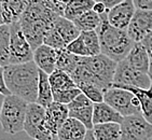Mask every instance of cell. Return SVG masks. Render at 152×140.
<instances>
[{"label": "cell", "mask_w": 152, "mask_h": 140, "mask_svg": "<svg viewBox=\"0 0 152 140\" xmlns=\"http://www.w3.org/2000/svg\"><path fill=\"white\" fill-rule=\"evenodd\" d=\"M59 18L48 6V0H27L20 26L34 51L43 44L44 37Z\"/></svg>", "instance_id": "1"}, {"label": "cell", "mask_w": 152, "mask_h": 140, "mask_svg": "<svg viewBox=\"0 0 152 140\" xmlns=\"http://www.w3.org/2000/svg\"><path fill=\"white\" fill-rule=\"evenodd\" d=\"M118 63L104 54L92 57H81L78 67L70 74L76 85L81 83L96 85L104 92L113 84Z\"/></svg>", "instance_id": "2"}, {"label": "cell", "mask_w": 152, "mask_h": 140, "mask_svg": "<svg viewBox=\"0 0 152 140\" xmlns=\"http://www.w3.org/2000/svg\"><path fill=\"white\" fill-rule=\"evenodd\" d=\"M4 81L11 95L18 96L28 104L37 101L39 68L35 61L8 65L3 68Z\"/></svg>", "instance_id": "3"}, {"label": "cell", "mask_w": 152, "mask_h": 140, "mask_svg": "<svg viewBox=\"0 0 152 140\" xmlns=\"http://www.w3.org/2000/svg\"><path fill=\"white\" fill-rule=\"evenodd\" d=\"M100 18L102 23L96 30L99 38L100 53L115 63H120L125 59L135 42L129 38L126 30L118 29L108 23L107 12L100 15Z\"/></svg>", "instance_id": "4"}, {"label": "cell", "mask_w": 152, "mask_h": 140, "mask_svg": "<svg viewBox=\"0 0 152 140\" xmlns=\"http://www.w3.org/2000/svg\"><path fill=\"white\" fill-rule=\"evenodd\" d=\"M28 102L14 95L4 97L0 112V124L6 134L15 135L24 131Z\"/></svg>", "instance_id": "5"}, {"label": "cell", "mask_w": 152, "mask_h": 140, "mask_svg": "<svg viewBox=\"0 0 152 140\" xmlns=\"http://www.w3.org/2000/svg\"><path fill=\"white\" fill-rule=\"evenodd\" d=\"M104 101L118 111L123 117L141 114L140 104L129 90L111 86L104 93Z\"/></svg>", "instance_id": "6"}, {"label": "cell", "mask_w": 152, "mask_h": 140, "mask_svg": "<svg viewBox=\"0 0 152 140\" xmlns=\"http://www.w3.org/2000/svg\"><path fill=\"white\" fill-rule=\"evenodd\" d=\"M24 131L31 139L53 140L54 136L45 123V108L37 102L28 104Z\"/></svg>", "instance_id": "7"}, {"label": "cell", "mask_w": 152, "mask_h": 140, "mask_svg": "<svg viewBox=\"0 0 152 140\" xmlns=\"http://www.w3.org/2000/svg\"><path fill=\"white\" fill-rule=\"evenodd\" d=\"M34 61V50L23 34L20 23L10 25V65L25 64Z\"/></svg>", "instance_id": "8"}, {"label": "cell", "mask_w": 152, "mask_h": 140, "mask_svg": "<svg viewBox=\"0 0 152 140\" xmlns=\"http://www.w3.org/2000/svg\"><path fill=\"white\" fill-rule=\"evenodd\" d=\"M151 85V79L149 73H143L131 67L125 61L118 63L115 73L113 78L114 88H149Z\"/></svg>", "instance_id": "9"}, {"label": "cell", "mask_w": 152, "mask_h": 140, "mask_svg": "<svg viewBox=\"0 0 152 140\" xmlns=\"http://www.w3.org/2000/svg\"><path fill=\"white\" fill-rule=\"evenodd\" d=\"M121 140H149L152 138V124L141 114L124 117L121 123Z\"/></svg>", "instance_id": "10"}, {"label": "cell", "mask_w": 152, "mask_h": 140, "mask_svg": "<svg viewBox=\"0 0 152 140\" xmlns=\"http://www.w3.org/2000/svg\"><path fill=\"white\" fill-rule=\"evenodd\" d=\"M66 50L80 57H92L102 54L96 31H82L76 40L68 44Z\"/></svg>", "instance_id": "11"}, {"label": "cell", "mask_w": 152, "mask_h": 140, "mask_svg": "<svg viewBox=\"0 0 152 140\" xmlns=\"http://www.w3.org/2000/svg\"><path fill=\"white\" fill-rule=\"evenodd\" d=\"M69 117L81 122L88 131L93 129V111L94 102H92L84 94H80L76 99L67 105Z\"/></svg>", "instance_id": "12"}, {"label": "cell", "mask_w": 152, "mask_h": 140, "mask_svg": "<svg viewBox=\"0 0 152 140\" xmlns=\"http://www.w3.org/2000/svg\"><path fill=\"white\" fill-rule=\"evenodd\" d=\"M135 12L136 8L134 7L133 0H124L111 9H108L107 20L112 27L121 30H127Z\"/></svg>", "instance_id": "13"}, {"label": "cell", "mask_w": 152, "mask_h": 140, "mask_svg": "<svg viewBox=\"0 0 152 140\" xmlns=\"http://www.w3.org/2000/svg\"><path fill=\"white\" fill-rule=\"evenodd\" d=\"M126 31L135 43L141 42L152 32V11L136 10Z\"/></svg>", "instance_id": "14"}, {"label": "cell", "mask_w": 152, "mask_h": 140, "mask_svg": "<svg viewBox=\"0 0 152 140\" xmlns=\"http://www.w3.org/2000/svg\"><path fill=\"white\" fill-rule=\"evenodd\" d=\"M68 117L69 110L67 105L54 101L48 108H45V123L54 137H56L58 131L68 120Z\"/></svg>", "instance_id": "15"}, {"label": "cell", "mask_w": 152, "mask_h": 140, "mask_svg": "<svg viewBox=\"0 0 152 140\" xmlns=\"http://www.w3.org/2000/svg\"><path fill=\"white\" fill-rule=\"evenodd\" d=\"M58 50H55L45 44H42L34 51V61L37 67L43 72L50 76L51 73L56 70Z\"/></svg>", "instance_id": "16"}, {"label": "cell", "mask_w": 152, "mask_h": 140, "mask_svg": "<svg viewBox=\"0 0 152 140\" xmlns=\"http://www.w3.org/2000/svg\"><path fill=\"white\" fill-rule=\"evenodd\" d=\"M0 7L4 24L10 26L20 22L27 8V0H2Z\"/></svg>", "instance_id": "17"}, {"label": "cell", "mask_w": 152, "mask_h": 140, "mask_svg": "<svg viewBox=\"0 0 152 140\" xmlns=\"http://www.w3.org/2000/svg\"><path fill=\"white\" fill-rule=\"evenodd\" d=\"M124 117L112 107L105 101L94 104L93 111V124H106V123H118L121 124Z\"/></svg>", "instance_id": "18"}, {"label": "cell", "mask_w": 152, "mask_h": 140, "mask_svg": "<svg viewBox=\"0 0 152 140\" xmlns=\"http://www.w3.org/2000/svg\"><path fill=\"white\" fill-rule=\"evenodd\" d=\"M124 61L136 70L143 73H149V57L146 49L143 47L141 42L134 43L132 50L129 51Z\"/></svg>", "instance_id": "19"}, {"label": "cell", "mask_w": 152, "mask_h": 140, "mask_svg": "<svg viewBox=\"0 0 152 140\" xmlns=\"http://www.w3.org/2000/svg\"><path fill=\"white\" fill-rule=\"evenodd\" d=\"M88 129L81 122L68 117L58 131L56 137L58 140H84Z\"/></svg>", "instance_id": "20"}, {"label": "cell", "mask_w": 152, "mask_h": 140, "mask_svg": "<svg viewBox=\"0 0 152 140\" xmlns=\"http://www.w3.org/2000/svg\"><path fill=\"white\" fill-rule=\"evenodd\" d=\"M150 76L151 79V85L149 88H129V86H123L120 88L129 90L133 93L138 99L140 104L141 115L146 119L150 124H152V76Z\"/></svg>", "instance_id": "21"}, {"label": "cell", "mask_w": 152, "mask_h": 140, "mask_svg": "<svg viewBox=\"0 0 152 140\" xmlns=\"http://www.w3.org/2000/svg\"><path fill=\"white\" fill-rule=\"evenodd\" d=\"M49 80H50L53 96L66 93V92L73 90V88H77L76 83L71 79V77L61 70H54L49 76Z\"/></svg>", "instance_id": "22"}, {"label": "cell", "mask_w": 152, "mask_h": 140, "mask_svg": "<svg viewBox=\"0 0 152 140\" xmlns=\"http://www.w3.org/2000/svg\"><path fill=\"white\" fill-rule=\"evenodd\" d=\"M53 28L61 36V38L63 39L66 45L70 44L72 41L76 40L81 34V31L78 29V27L75 25V23L67 20V18H65L64 16H59L55 20Z\"/></svg>", "instance_id": "23"}, {"label": "cell", "mask_w": 152, "mask_h": 140, "mask_svg": "<svg viewBox=\"0 0 152 140\" xmlns=\"http://www.w3.org/2000/svg\"><path fill=\"white\" fill-rule=\"evenodd\" d=\"M93 135L96 140H121V124L106 123L94 125Z\"/></svg>", "instance_id": "24"}, {"label": "cell", "mask_w": 152, "mask_h": 140, "mask_svg": "<svg viewBox=\"0 0 152 140\" xmlns=\"http://www.w3.org/2000/svg\"><path fill=\"white\" fill-rule=\"evenodd\" d=\"M93 0H70L66 4L64 18L73 22L86 12L91 11L94 7Z\"/></svg>", "instance_id": "25"}, {"label": "cell", "mask_w": 152, "mask_h": 140, "mask_svg": "<svg viewBox=\"0 0 152 140\" xmlns=\"http://www.w3.org/2000/svg\"><path fill=\"white\" fill-rule=\"evenodd\" d=\"M36 102L38 105L42 106L43 108H48L52 102H54L52 88H51L50 80H49V74H47L40 69H39L38 97H37Z\"/></svg>", "instance_id": "26"}, {"label": "cell", "mask_w": 152, "mask_h": 140, "mask_svg": "<svg viewBox=\"0 0 152 140\" xmlns=\"http://www.w3.org/2000/svg\"><path fill=\"white\" fill-rule=\"evenodd\" d=\"M80 56H77L72 53L68 52L66 49L58 50V56H57V63H56V69L61 70L64 72L68 73L70 76L75 71L80 61Z\"/></svg>", "instance_id": "27"}, {"label": "cell", "mask_w": 152, "mask_h": 140, "mask_svg": "<svg viewBox=\"0 0 152 140\" xmlns=\"http://www.w3.org/2000/svg\"><path fill=\"white\" fill-rule=\"evenodd\" d=\"M73 23L78 27L80 31H96L97 28L100 26L102 18L100 15L96 14L93 10L86 12L80 18L73 20Z\"/></svg>", "instance_id": "28"}, {"label": "cell", "mask_w": 152, "mask_h": 140, "mask_svg": "<svg viewBox=\"0 0 152 140\" xmlns=\"http://www.w3.org/2000/svg\"><path fill=\"white\" fill-rule=\"evenodd\" d=\"M0 65H10V26H0Z\"/></svg>", "instance_id": "29"}, {"label": "cell", "mask_w": 152, "mask_h": 140, "mask_svg": "<svg viewBox=\"0 0 152 140\" xmlns=\"http://www.w3.org/2000/svg\"><path fill=\"white\" fill-rule=\"evenodd\" d=\"M77 88L81 90L82 94H84L88 99L94 104H98V102L104 101V90L100 88L93 84H88V83H81L78 84Z\"/></svg>", "instance_id": "30"}, {"label": "cell", "mask_w": 152, "mask_h": 140, "mask_svg": "<svg viewBox=\"0 0 152 140\" xmlns=\"http://www.w3.org/2000/svg\"><path fill=\"white\" fill-rule=\"evenodd\" d=\"M143 47L146 49L147 54H148V57H149V74L152 76V32H150L149 35L147 36L146 38L141 41Z\"/></svg>", "instance_id": "31"}, {"label": "cell", "mask_w": 152, "mask_h": 140, "mask_svg": "<svg viewBox=\"0 0 152 140\" xmlns=\"http://www.w3.org/2000/svg\"><path fill=\"white\" fill-rule=\"evenodd\" d=\"M136 10L152 11V0H133Z\"/></svg>", "instance_id": "32"}, {"label": "cell", "mask_w": 152, "mask_h": 140, "mask_svg": "<svg viewBox=\"0 0 152 140\" xmlns=\"http://www.w3.org/2000/svg\"><path fill=\"white\" fill-rule=\"evenodd\" d=\"M3 68L0 65V94H2L3 96H9L11 95L10 90H8L6 85V81H4V73H3Z\"/></svg>", "instance_id": "33"}, {"label": "cell", "mask_w": 152, "mask_h": 140, "mask_svg": "<svg viewBox=\"0 0 152 140\" xmlns=\"http://www.w3.org/2000/svg\"><path fill=\"white\" fill-rule=\"evenodd\" d=\"M93 10L96 14H98V15H102V14H105L106 12L108 11V9L106 8V6L104 4V3H102V2H95L94 3V7H93Z\"/></svg>", "instance_id": "34"}, {"label": "cell", "mask_w": 152, "mask_h": 140, "mask_svg": "<svg viewBox=\"0 0 152 140\" xmlns=\"http://www.w3.org/2000/svg\"><path fill=\"white\" fill-rule=\"evenodd\" d=\"M94 2H102L106 6L107 9H111L114 6H117L119 3H121L124 0H93Z\"/></svg>", "instance_id": "35"}, {"label": "cell", "mask_w": 152, "mask_h": 140, "mask_svg": "<svg viewBox=\"0 0 152 140\" xmlns=\"http://www.w3.org/2000/svg\"><path fill=\"white\" fill-rule=\"evenodd\" d=\"M84 140H96V139H95V137H94L92 129H91V131H88V133H86V136H85Z\"/></svg>", "instance_id": "36"}, {"label": "cell", "mask_w": 152, "mask_h": 140, "mask_svg": "<svg viewBox=\"0 0 152 140\" xmlns=\"http://www.w3.org/2000/svg\"><path fill=\"white\" fill-rule=\"evenodd\" d=\"M2 25H6V24H4V20H3L2 11H1V7H0V26H2Z\"/></svg>", "instance_id": "37"}, {"label": "cell", "mask_w": 152, "mask_h": 140, "mask_svg": "<svg viewBox=\"0 0 152 140\" xmlns=\"http://www.w3.org/2000/svg\"><path fill=\"white\" fill-rule=\"evenodd\" d=\"M4 97L2 94H0V112H1V108H2V104H3V100H4Z\"/></svg>", "instance_id": "38"}, {"label": "cell", "mask_w": 152, "mask_h": 140, "mask_svg": "<svg viewBox=\"0 0 152 140\" xmlns=\"http://www.w3.org/2000/svg\"><path fill=\"white\" fill-rule=\"evenodd\" d=\"M56 1H58V2H61V3H64V4H67L70 0H56Z\"/></svg>", "instance_id": "39"}, {"label": "cell", "mask_w": 152, "mask_h": 140, "mask_svg": "<svg viewBox=\"0 0 152 140\" xmlns=\"http://www.w3.org/2000/svg\"><path fill=\"white\" fill-rule=\"evenodd\" d=\"M1 1H2V0H0V4H1Z\"/></svg>", "instance_id": "40"}, {"label": "cell", "mask_w": 152, "mask_h": 140, "mask_svg": "<svg viewBox=\"0 0 152 140\" xmlns=\"http://www.w3.org/2000/svg\"><path fill=\"white\" fill-rule=\"evenodd\" d=\"M149 140H152V138H151V139H149Z\"/></svg>", "instance_id": "41"}]
</instances>
